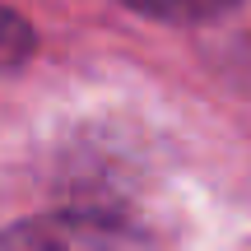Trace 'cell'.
<instances>
[{"label":"cell","instance_id":"obj_1","mask_svg":"<svg viewBox=\"0 0 251 251\" xmlns=\"http://www.w3.org/2000/svg\"><path fill=\"white\" fill-rule=\"evenodd\" d=\"M0 251H149L135 228L107 214H37L0 233Z\"/></svg>","mask_w":251,"mask_h":251},{"label":"cell","instance_id":"obj_2","mask_svg":"<svg viewBox=\"0 0 251 251\" xmlns=\"http://www.w3.org/2000/svg\"><path fill=\"white\" fill-rule=\"evenodd\" d=\"M121 5L163 19V24H219L237 0H121Z\"/></svg>","mask_w":251,"mask_h":251},{"label":"cell","instance_id":"obj_3","mask_svg":"<svg viewBox=\"0 0 251 251\" xmlns=\"http://www.w3.org/2000/svg\"><path fill=\"white\" fill-rule=\"evenodd\" d=\"M28 56H33V28H28V19H19L14 9L0 5V75L19 70Z\"/></svg>","mask_w":251,"mask_h":251},{"label":"cell","instance_id":"obj_4","mask_svg":"<svg viewBox=\"0 0 251 251\" xmlns=\"http://www.w3.org/2000/svg\"><path fill=\"white\" fill-rule=\"evenodd\" d=\"M228 65L251 84V5L242 9V19L233 24V37H228Z\"/></svg>","mask_w":251,"mask_h":251}]
</instances>
